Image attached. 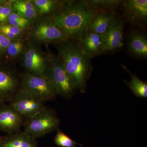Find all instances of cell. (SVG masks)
Here are the masks:
<instances>
[{
  "label": "cell",
  "instance_id": "1",
  "mask_svg": "<svg viewBox=\"0 0 147 147\" xmlns=\"http://www.w3.org/2000/svg\"><path fill=\"white\" fill-rule=\"evenodd\" d=\"M100 11L84 1H62L50 16H47L65 33L69 39L78 41L88 30Z\"/></svg>",
  "mask_w": 147,
  "mask_h": 147
},
{
  "label": "cell",
  "instance_id": "2",
  "mask_svg": "<svg viewBox=\"0 0 147 147\" xmlns=\"http://www.w3.org/2000/svg\"><path fill=\"white\" fill-rule=\"evenodd\" d=\"M54 44L58 50V57L66 71L77 89L84 93L93 69L91 59L84 54L76 40L69 39Z\"/></svg>",
  "mask_w": 147,
  "mask_h": 147
},
{
  "label": "cell",
  "instance_id": "3",
  "mask_svg": "<svg viewBox=\"0 0 147 147\" xmlns=\"http://www.w3.org/2000/svg\"><path fill=\"white\" fill-rule=\"evenodd\" d=\"M48 67L46 76L53 85L57 95L71 98L77 88L57 56L48 51Z\"/></svg>",
  "mask_w": 147,
  "mask_h": 147
},
{
  "label": "cell",
  "instance_id": "4",
  "mask_svg": "<svg viewBox=\"0 0 147 147\" xmlns=\"http://www.w3.org/2000/svg\"><path fill=\"white\" fill-rule=\"evenodd\" d=\"M28 32L29 40L38 44L56 43L68 40L64 32L47 17H39Z\"/></svg>",
  "mask_w": 147,
  "mask_h": 147
},
{
  "label": "cell",
  "instance_id": "5",
  "mask_svg": "<svg viewBox=\"0 0 147 147\" xmlns=\"http://www.w3.org/2000/svg\"><path fill=\"white\" fill-rule=\"evenodd\" d=\"M19 62L26 72L37 75H45L48 67L47 53L43 52L38 43L28 40Z\"/></svg>",
  "mask_w": 147,
  "mask_h": 147
},
{
  "label": "cell",
  "instance_id": "6",
  "mask_svg": "<svg viewBox=\"0 0 147 147\" xmlns=\"http://www.w3.org/2000/svg\"><path fill=\"white\" fill-rule=\"evenodd\" d=\"M60 119L52 110L45 108L28 119L25 125V131L35 139L59 129Z\"/></svg>",
  "mask_w": 147,
  "mask_h": 147
},
{
  "label": "cell",
  "instance_id": "7",
  "mask_svg": "<svg viewBox=\"0 0 147 147\" xmlns=\"http://www.w3.org/2000/svg\"><path fill=\"white\" fill-rule=\"evenodd\" d=\"M21 87L45 102L57 96L55 88L45 75H37L25 71L20 77Z\"/></svg>",
  "mask_w": 147,
  "mask_h": 147
},
{
  "label": "cell",
  "instance_id": "8",
  "mask_svg": "<svg viewBox=\"0 0 147 147\" xmlns=\"http://www.w3.org/2000/svg\"><path fill=\"white\" fill-rule=\"evenodd\" d=\"M10 106L22 117L28 119L45 108L44 101L21 87L11 99Z\"/></svg>",
  "mask_w": 147,
  "mask_h": 147
},
{
  "label": "cell",
  "instance_id": "9",
  "mask_svg": "<svg viewBox=\"0 0 147 147\" xmlns=\"http://www.w3.org/2000/svg\"><path fill=\"white\" fill-rule=\"evenodd\" d=\"M102 35V54H110L119 51L123 45V21L116 18Z\"/></svg>",
  "mask_w": 147,
  "mask_h": 147
},
{
  "label": "cell",
  "instance_id": "10",
  "mask_svg": "<svg viewBox=\"0 0 147 147\" xmlns=\"http://www.w3.org/2000/svg\"><path fill=\"white\" fill-rule=\"evenodd\" d=\"M124 16L132 26L144 28L147 21V0L122 1Z\"/></svg>",
  "mask_w": 147,
  "mask_h": 147
},
{
  "label": "cell",
  "instance_id": "11",
  "mask_svg": "<svg viewBox=\"0 0 147 147\" xmlns=\"http://www.w3.org/2000/svg\"><path fill=\"white\" fill-rule=\"evenodd\" d=\"M21 88V80L11 69H0V96L12 99Z\"/></svg>",
  "mask_w": 147,
  "mask_h": 147
},
{
  "label": "cell",
  "instance_id": "12",
  "mask_svg": "<svg viewBox=\"0 0 147 147\" xmlns=\"http://www.w3.org/2000/svg\"><path fill=\"white\" fill-rule=\"evenodd\" d=\"M84 54L90 59L102 54V35L88 30L78 40Z\"/></svg>",
  "mask_w": 147,
  "mask_h": 147
},
{
  "label": "cell",
  "instance_id": "13",
  "mask_svg": "<svg viewBox=\"0 0 147 147\" xmlns=\"http://www.w3.org/2000/svg\"><path fill=\"white\" fill-rule=\"evenodd\" d=\"M23 117L10 106L0 108V128L9 134L19 131Z\"/></svg>",
  "mask_w": 147,
  "mask_h": 147
},
{
  "label": "cell",
  "instance_id": "14",
  "mask_svg": "<svg viewBox=\"0 0 147 147\" xmlns=\"http://www.w3.org/2000/svg\"><path fill=\"white\" fill-rule=\"evenodd\" d=\"M127 49L130 55L137 59L147 57V38L142 32L135 31L129 37Z\"/></svg>",
  "mask_w": 147,
  "mask_h": 147
},
{
  "label": "cell",
  "instance_id": "15",
  "mask_svg": "<svg viewBox=\"0 0 147 147\" xmlns=\"http://www.w3.org/2000/svg\"><path fill=\"white\" fill-rule=\"evenodd\" d=\"M0 147H39L36 139L26 131L10 134L0 142Z\"/></svg>",
  "mask_w": 147,
  "mask_h": 147
},
{
  "label": "cell",
  "instance_id": "16",
  "mask_svg": "<svg viewBox=\"0 0 147 147\" xmlns=\"http://www.w3.org/2000/svg\"><path fill=\"white\" fill-rule=\"evenodd\" d=\"M116 16L114 11H101L92 21L88 30L98 34H103L115 21Z\"/></svg>",
  "mask_w": 147,
  "mask_h": 147
},
{
  "label": "cell",
  "instance_id": "17",
  "mask_svg": "<svg viewBox=\"0 0 147 147\" xmlns=\"http://www.w3.org/2000/svg\"><path fill=\"white\" fill-rule=\"evenodd\" d=\"M11 7L14 11L33 22L39 17L32 0H12Z\"/></svg>",
  "mask_w": 147,
  "mask_h": 147
},
{
  "label": "cell",
  "instance_id": "18",
  "mask_svg": "<svg viewBox=\"0 0 147 147\" xmlns=\"http://www.w3.org/2000/svg\"><path fill=\"white\" fill-rule=\"evenodd\" d=\"M122 67L130 75L131 80L129 82L124 80L129 89L137 97L141 98H147V83L139 79L136 74H132L125 66L122 65Z\"/></svg>",
  "mask_w": 147,
  "mask_h": 147
},
{
  "label": "cell",
  "instance_id": "19",
  "mask_svg": "<svg viewBox=\"0 0 147 147\" xmlns=\"http://www.w3.org/2000/svg\"><path fill=\"white\" fill-rule=\"evenodd\" d=\"M39 17H47L54 12L62 1L32 0Z\"/></svg>",
  "mask_w": 147,
  "mask_h": 147
},
{
  "label": "cell",
  "instance_id": "20",
  "mask_svg": "<svg viewBox=\"0 0 147 147\" xmlns=\"http://www.w3.org/2000/svg\"><path fill=\"white\" fill-rule=\"evenodd\" d=\"M26 42L23 39L13 40L7 48L4 55L9 60H14L18 59L24 51Z\"/></svg>",
  "mask_w": 147,
  "mask_h": 147
},
{
  "label": "cell",
  "instance_id": "21",
  "mask_svg": "<svg viewBox=\"0 0 147 147\" xmlns=\"http://www.w3.org/2000/svg\"><path fill=\"white\" fill-rule=\"evenodd\" d=\"M87 3L90 7L95 10L102 11H103L113 10L121 5L122 1L119 0H86Z\"/></svg>",
  "mask_w": 147,
  "mask_h": 147
},
{
  "label": "cell",
  "instance_id": "22",
  "mask_svg": "<svg viewBox=\"0 0 147 147\" xmlns=\"http://www.w3.org/2000/svg\"><path fill=\"white\" fill-rule=\"evenodd\" d=\"M26 32L23 29L10 24H0V33L11 40L23 39V36Z\"/></svg>",
  "mask_w": 147,
  "mask_h": 147
},
{
  "label": "cell",
  "instance_id": "23",
  "mask_svg": "<svg viewBox=\"0 0 147 147\" xmlns=\"http://www.w3.org/2000/svg\"><path fill=\"white\" fill-rule=\"evenodd\" d=\"M32 23V21L24 18L13 10L9 16L7 20V24L23 29L26 31L28 30Z\"/></svg>",
  "mask_w": 147,
  "mask_h": 147
},
{
  "label": "cell",
  "instance_id": "24",
  "mask_svg": "<svg viewBox=\"0 0 147 147\" xmlns=\"http://www.w3.org/2000/svg\"><path fill=\"white\" fill-rule=\"evenodd\" d=\"M55 144L60 147H76L77 145L84 147L83 145L77 143L65 134L60 129H58L54 139Z\"/></svg>",
  "mask_w": 147,
  "mask_h": 147
},
{
  "label": "cell",
  "instance_id": "25",
  "mask_svg": "<svg viewBox=\"0 0 147 147\" xmlns=\"http://www.w3.org/2000/svg\"><path fill=\"white\" fill-rule=\"evenodd\" d=\"M12 1H0V24H7L9 16L13 11Z\"/></svg>",
  "mask_w": 147,
  "mask_h": 147
},
{
  "label": "cell",
  "instance_id": "26",
  "mask_svg": "<svg viewBox=\"0 0 147 147\" xmlns=\"http://www.w3.org/2000/svg\"><path fill=\"white\" fill-rule=\"evenodd\" d=\"M11 41L0 33V58L4 56L7 48Z\"/></svg>",
  "mask_w": 147,
  "mask_h": 147
},
{
  "label": "cell",
  "instance_id": "27",
  "mask_svg": "<svg viewBox=\"0 0 147 147\" xmlns=\"http://www.w3.org/2000/svg\"><path fill=\"white\" fill-rule=\"evenodd\" d=\"M1 137H0V142H1Z\"/></svg>",
  "mask_w": 147,
  "mask_h": 147
},
{
  "label": "cell",
  "instance_id": "28",
  "mask_svg": "<svg viewBox=\"0 0 147 147\" xmlns=\"http://www.w3.org/2000/svg\"><path fill=\"white\" fill-rule=\"evenodd\" d=\"M0 97H1V96H0Z\"/></svg>",
  "mask_w": 147,
  "mask_h": 147
}]
</instances>
